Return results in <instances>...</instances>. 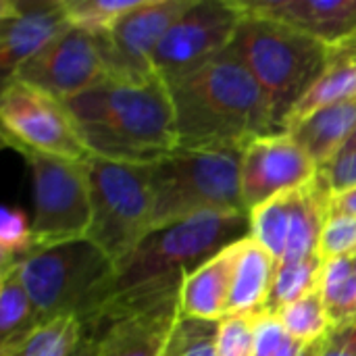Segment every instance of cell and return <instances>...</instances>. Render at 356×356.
Segmentation results:
<instances>
[{
  "label": "cell",
  "mask_w": 356,
  "mask_h": 356,
  "mask_svg": "<svg viewBox=\"0 0 356 356\" xmlns=\"http://www.w3.org/2000/svg\"><path fill=\"white\" fill-rule=\"evenodd\" d=\"M246 238H250V215L244 211L207 213L152 229L123 261L117 263L111 296L100 315L86 330L121 313L179 296L186 275L223 248Z\"/></svg>",
  "instance_id": "1"
},
{
  "label": "cell",
  "mask_w": 356,
  "mask_h": 356,
  "mask_svg": "<svg viewBox=\"0 0 356 356\" xmlns=\"http://www.w3.org/2000/svg\"><path fill=\"white\" fill-rule=\"evenodd\" d=\"M169 94L179 150H244L282 134L263 88L229 50L171 83Z\"/></svg>",
  "instance_id": "2"
},
{
  "label": "cell",
  "mask_w": 356,
  "mask_h": 356,
  "mask_svg": "<svg viewBox=\"0 0 356 356\" xmlns=\"http://www.w3.org/2000/svg\"><path fill=\"white\" fill-rule=\"evenodd\" d=\"M63 104L92 156L152 165L177 150L171 94L159 77L150 81L106 77Z\"/></svg>",
  "instance_id": "3"
},
{
  "label": "cell",
  "mask_w": 356,
  "mask_h": 356,
  "mask_svg": "<svg viewBox=\"0 0 356 356\" xmlns=\"http://www.w3.org/2000/svg\"><path fill=\"white\" fill-rule=\"evenodd\" d=\"M40 323L77 317L88 327L104 309L117 263L88 238L35 248L17 265Z\"/></svg>",
  "instance_id": "4"
},
{
  "label": "cell",
  "mask_w": 356,
  "mask_h": 356,
  "mask_svg": "<svg viewBox=\"0 0 356 356\" xmlns=\"http://www.w3.org/2000/svg\"><path fill=\"white\" fill-rule=\"evenodd\" d=\"M227 50L263 88L280 131H284L296 102L315 86L330 63V48L325 44L254 15L242 17Z\"/></svg>",
  "instance_id": "5"
},
{
  "label": "cell",
  "mask_w": 356,
  "mask_h": 356,
  "mask_svg": "<svg viewBox=\"0 0 356 356\" xmlns=\"http://www.w3.org/2000/svg\"><path fill=\"white\" fill-rule=\"evenodd\" d=\"M244 150H173L148 165L154 229L207 213H248L242 202Z\"/></svg>",
  "instance_id": "6"
},
{
  "label": "cell",
  "mask_w": 356,
  "mask_h": 356,
  "mask_svg": "<svg viewBox=\"0 0 356 356\" xmlns=\"http://www.w3.org/2000/svg\"><path fill=\"white\" fill-rule=\"evenodd\" d=\"M88 175L92 223L86 238L119 263L154 229L148 165L90 156Z\"/></svg>",
  "instance_id": "7"
},
{
  "label": "cell",
  "mask_w": 356,
  "mask_h": 356,
  "mask_svg": "<svg viewBox=\"0 0 356 356\" xmlns=\"http://www.w3.org/2000/svg\"><path fill=\"white\" fill-rule=\"evenodd\" d=\"M33 184L35 248L86 238L92 223L88 161H69L35 150H17Z\"/></svg>",
  "instance_id": "8"
},
{
  "label": "cell",
  "mask_w": 356,
  "mask_h": 356,
  "mask_svg": "<svg viewBox=\"0 0 356 356\" xmlns=\"http://www.w3.org/2000/svg\"><path fill=\"white\" fill-rule=\"evenodd\" d=\"M242 17L236 0H192L154 52L156 77L169 88L221 56L232 46Z\"/></svg>",
  "instance_id": "9"
},
{
  "label": "cell",
  "mask_w": 356,
  "mask_h": 356,
  "mask_svg": "<svg viewBox=\"0 0 356 356\" xmlns=\"http://www.w3.org/2000/svg\"><path fill=\"white\" fill-rule=\"evenodd\" d=\"M2 140L15 150H35L86 163L83 146L67 106L25 81H4L0 96Z\"/></svg>",
  "instance_id": "10"
},
{
  "label": "cell",
  "mask_w": 356,
  "mask_h": 356,
  "mask_svg": "<svg viewBox=\"0 0 356 356\" xmlns=\"http://www.w3.org/2000/svg\"><path fill=\"white\" fill-rule=\"evenodd\" d=\"M190 2L192 0H140L104 33H98L108 77L125 81L156 79L152 67L154 52L167 29Z\"/></svg>",
  "instance_id": "11"
},
{
  "label": "cell",
  "mask_w": 356,
  "mask_h": 356,
  "mask_svg": "<svg viewBox=\"0 0 356 356\" xmlns=\"http://www.w3.org/2000/svg\"><path fill=\"white\" fill-rule=\"evenodd\" d=\"M108 77L98 35L69 25L10 79L67 102ZM8 81V79H6Z\"/></svg>",
  "instance_id": "12"
},
{
  "label": "cell",
  "mask_w": 356,
  "mask_h": 356,
  "mask_svg": "<svg viewBox=\"0 0 356 356\" xmlns=\"http://www.w3.org/2000/svg\"><path fill=\"white\" fill-rule=\"evenodd\" d=\"M315 163L286 131L257 138L242 152V202L250 213L267 200L309 184Z\"/></svg>",
  "instance_id": "13"
},
{
  "label": "cell",
  "mask_w": 356,
  "mask_h": 356,
  "mask_svg": "<svg viewBox=\"0 0 356 356\" xmlns=\"http://www.w3.org/2000/svg\"><path fill=\"white\" fill-rule=\"evenodd\" d=\"M63 0L0 2V67L4 81L69 27Z\"/></svg>",
  "instance_id": "14"
},
{
  "label": "cell",
  "mask_w": 356,
  "mask_h": 356,
  "mask_svg": "<svg viewBox=\"0 0 356 356\" xmlns=\"http://www.w3.org/2000/svg\"><path fill=\"white\" fill-rule=\"evenodd\" d=\"M179 319V296H173L121 313L86 334L96 336V356H163Z\"/></svg>",
  "instance_id": "15"
},
{
  "label": "cell",
  "mask_w": 356,
  "mask_h": 356,
  "mask_svg": "<svg viewBox=\"0 0 356 356\" xmlns=\"http://www.w3.org/2000/svg\"><path fill=\"white\" fill-rule=\"evenodd\" d=\"M244 15L288 25L327 48L356 35V0H236Z\"/></svg>",
  "instance_id": "16"
},
{
  "label": "cell",
  "mask_w": 356,
  "mask_h": 356,
  "mask_svg": "<svg viewBox=\"0 0 356 356\" xmlns=\"http://www.w3.org/2000/svg\"><path fill=\"white\" fill-rule=\"evenodd\" d=\"M244 240L223 248L204 265L186 275L179 292V313L184 319L219 323L225 319L234 273L242 254Z\"/></svg>",
  "instance_id": "17"
},
{
  "label": "cell",
  "mask_w": 356,
  "mask_h": 356,
  "mask_svg": "<svg viewBox=\"0 0 356 356\" xmlns=\"http://www.w3.org/2000/svg\"><path fill=\"white\" fill-rule=\"evenodd\" d=\"M356 129V98L319 108L286 129L309 154L315 167H323L344 150Z\"/></svg>",
  "instance_id": "18"
},
{
  "label": "cell",
  "mask_w": 356,
  "mask_h": 356,
  "mask_svg": "<svg viewBox=\"0 0 356 356\" xmlns=\"http://www.w3.org/2000/svg\"><path fill=\"white\" fill-rule=\"evenodd\" d=\"M275 271L277 261L271 257V252H267L257 240L246 238L234 273L225 317L265 313Z\"/></svg>",
  "instance_id": "19"
},
{
  "label": "cell",
  "mask_w": 356,
  "mask_h": 356,
  "mask_svg": "<svg viewBox=\"0 0 356 356\" xmlns=\"http://www.w3.org/2000/svg\"><path fill=\"white\" fill-rule=\"evenodd\" d=\"M356 98V42L350 40L338 48H330V63L315 86L296 102L286 119L284 131L302 121L311 113Z\"/></svg>",
  "instance_id": "20"
},
{
  "label": "cell",
  "mask_w": 356,
  "mask_h": 356,
  "mask_svg": "<svg viewBox=\"0 0 356 356\" xmlns=\"http://www.w3.org/2000/svg\"><path fill=\"white\" fill-rule=\"evenodd\" d=\"M0 273V355H4L21 344L42 323L35 315L27 290L21 284L17 267L4 269Z\"/></svg>",
  "instance_id": "21"
},
{
  "label": "cell",
  "mask_w": 356,
  "mask_h": 356,
  "mask_svg": "<svg viewBox=\"0 0 356 356\" xmlns=\"http://www.w3.org/2000/svg\"><path fill=\"white\" fill-rule=\"evenodd\" d=\"M323 269H325V261L319 254L300 261L277 263V271L265 305V313L277 315L282 309L294 305L296 300L305 298L313 290L321 288Z\"/></svg>",
  "instance_id": "22"
},
{
  "label": "cell",
  "mask_w": 356,
  "mask_h": 356,
  "mask_svg": "<svg viewBox=\"0 0 356 356\" xmlns=\"http://www.w3.org/2000/svg\"><path fill=\"white\" fill-rule=\"evenodd\" d=\"M86 336L77 317H58L35 327L21 344L0 356H73Z\"/></svg>",
  "instance_id": "23"
},
{
  "label": "cell",
  "mask_w": 356,
  "mask_h": 356,
  "mask_svg": "<svg viewBox=\"0 0 356 356\" xmlns=\"http://www.w3.org/2000/svg\"><path fill=\"white\" fill-rule=\"evenodd\" d=\"M321 294L334 330L356 317V261L334 259L325 263L321 277Z\"/></svg>",
  "instance_id": "24"
},
{
  "label": "cell",
  "mask_w": 356,
  "mask_h": 356,
  "mask_svg": "<svg viewBox=\"0 0 356 356\" xmlns=\"http://www.w3.org/2000/svg\"><path fill=\"white\" fill-rule=\"evenodd\" d=\"M275 317L284 323L288 334L302 346H311L325 340L334 330L323 302L321 288L313 290L311 294L296 300L294 305L282 309Z\"/></svg>",
  "instance_id": "25"
},
{
  "label": "cell",
  "mask_w": 356,
  "mask_h": 356,
  "mask_svg": "<svg viewBox=\"0 0 356 356\" xmlns=\"http://www.w3.org/2000/svg\"><path fill=\"white\" fill-rule=\"evenodd\" d=\"M35 250L33 229L27 215L17 207L0 211V271L17 267Z\"/></svg>",
  "instance_id": "26"
},
{
  "label": "cell",
  "mask_w": 356,
  "mask_h": 356,
  "mask_svg": "<svg viewBox=\"0 0 356 356\" xmlns=\"http://www.w3.org/2000/svg\"><path fill=\"white\" fill-rule=\"evenodd\" d=\"M138 2L140 0H63L69 23L94 35L104 33Z\"/></svg>",
  "instance_id": "27"
},
{
  "label": "cell",
  "mask_w": 356,
  "mask_h": 356,
  "mask_svg": "<svg viewBox=\"0 0 356 356\" xmlns=\"http://www.w3.org/2000/svg\"><path fill=\"white\" fill-rule=\"evenodd\" d=\"M219 323L179 319L163 356H217Z\"/></svg>",
  "instance_id": "28"
},
{
  "label": "cell",
  "mask_w": 356,
  "mask_h": 356,
  "mask_svg": "<svg viewBox=\"0 0 356 356\" xmlns=\"http://www.w3.org/2000/svg\"><path fill=\"white\" fill-rule=\"evenodd\" d=\"M259 315H232L219 321L217 356H254Z\"/></svg>",
  "instance_id": "29"
},
{
  "label": "cell",
  "mask_w": 356,
  "mask_h": 356,
  "mask_svg": "<svg viewBox=\"0 0 356 356\" xmlns=\"http://www.w3.org/2000/svg\"><path fill=\"white\" fill-rule=\"evenodd\" d=\"M356 254V219L346 215H332L321 234L319 257L327 263L334 259H350Z\"/></svg>",
  "instance_id": "30"
},
{
  "label": "cell",
  "mask_w": 356,
  "mask_h": 356,
  "mask_svg": "<svg viewBox=\"0 0 356 356\" xmlns=\"http://www.w3.org/2000/svg\"><path fill=\"white\" fill-rule=\"evenodd\" d=\"M305 348L307 346L296 342L275 315H259L254 356H302Z\"/></svg>",
  "instance_id": "31"
},
{
  "label": "cell",
  "mask_w": 356,
  "mask_h": 356,
  "mask_svg": "<svg viewBox=\"0 0 356 356\" xmlns=\"http://www.w3.org/2000/svg\"><path fill=\"white\" fill-rule=\"evenodd\" d=\"M319 179L327 186V190L336 194H344L356 188V148L342 150L330 163L317 169Z\"/></svg>",
  "instance_id": "32"
},
{
  "label": "cell",
  "mask_w": 356,
  "mask_h": 356,
  "mask_svg": "<svg viewBox=\"0 0 356 356\" xmlns=\"http://www.w3.org/2000/svg\"><path fill=\"white\" fill-rule=\"evenodd\" d=\"M330 213L332 215H346V217H355L356 219V188L344 192V194L332 196Z\"/></svg>",
  "instance_id": "33"
},
{
  "label": "cell",
  "mask_w": 356,
  "mask_h": 356,
  "mask_svg": "<svg viewBox=\"0 0 356 356\" xmlns=\"http://www.w3.org/2000/svg\"><path fill=\"white\" fill-rule=\"evenodd\" d=\"M330 338H332L336 344L344 346L348 353H353V355L356 356V317L353 321H348L346 325H340V327L332 330V332H330Z\"/></svg>",
  "instance_id": "34"
},
{
  "label": "cell",
  "mask_w": 356,
  "mask_h": 356,
  "mask_svg": "<svg viewBox=\"0 0 356 356\" xmlns=\"http://www.w3.org/2000/svg\"><path fill=\"white\" fill-rule=\"evenodd\" d=\"M73 356H96V336L86 334Z\"/></svg>",
  "instance_id": "35"
},
{
  "label": "cell",
  "mask_w": 356,
  "mask_h": 356,
  "mask_svg": "<svg viewBox=\"0 0 356 356\" xmlns=\"http://www.w3.org/2000/svg\"><path fill=\"white\" fill-rule=\"evenodd\" d=\"M356 148V129H355V134L350 136V140H348V144L344 146V150H355Z\"/></svg>",
  "instance_id": "36"
},
{
  "label": "cell",
  "mask_w": 356,
  "mask_h": 356,
  "mask_svg": "<svg viewBox=\"0 0 356 356\" xmlns=\"http://www.w3.org/2000/svg\"><path fill=\"white\" fill-rule=\"evenodd\" d=\"M355 261H356V254H355Z\"/></svg>",
  "instance_id": "37"
},
{
  "label": "cell",
  "mask_w": 356,
  "mask_h": 356,
  "mask_svg": "<svg viewBox=\"0 0 356 356\" xmlns=\"http://www.w3.org/2000/svg\"><path fill=\"white\" fill-rule=\"evenodd\" d=\"M355 42H356V35H355Z\"/></svg>",
  "instance_id": "38"
}]
</instances>
